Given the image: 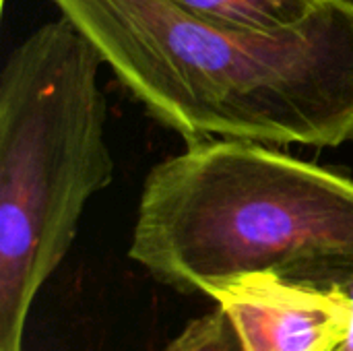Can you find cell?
Segmentation results:
<instances>
[{"label":"cell","instance_id":"cell-1","mask_svg":"<svg viewBox=\"0 0 353 351\" xmlns=\"http://www.w3.org/2000/svg\"><path fill=\"white\" fill-rule=\"evenodd\" d=\"M122 87L186 145L353 141V0L285 29L238 27L176 0H50Z\"/></svg>","mask_w":353,"mask_h":351},{"label":"cell","instance_id":"cell-2","mask_svg":"<svg viewBox=\"0 0 353 351\" xmlns=\"http://www.w3.org/2000/svg\"><path fill=\"white\" fill-rule=\"evenodd\" d=\"M128 257L180 294L256 271L337 288L353 277V180L265 143L186 145L149 172Z\"/></svg>","mask_w":353,"mask_h":351},{"label":"cell","instance_id":"cell-3","mask_svg":"<svg viewBox=\"0 0 353 351\" xmlns=\"http://www.w3.org/2000/svg\"><path fill=\"white\" fill-rule=\"evenodd\" d=\"M103 64L58 17L25 35L0 74V351H23L33 300L58 269L116 161L105 139Z\"/></svg>","mask_w":353,"mask_h":351},{"label":"cell","instance_id":"cell-4","mask_svg":"<svg viewBox=\"0 0 353 351\" xmlns=\"http://www.w3.org/2000/svg\"><path fill=\"white\" fill-rule=\"evenodd\" d=\"M211 298L236 327L246 351H339L350 321V298L275 271L244 273L209 283Z\"/></svg>","mask_w":353,"mask_h":351},{"label":"cell","instance_id":"cell-5","mask_svg":"<svg viewBox=\"0 0 353 351\" xmlns=\"http://www.w3.org/2000/svg\"><path fill=\"white\" fill-rule=\"evenodd\" d=\"M178 4L250 29H285L302 23L327 0H176Z\"/></svg>","mask_w":353,"mask_h":351},{"label":"cell","instance_id":"cell-6","mask_svg":"<svg viewBox=\"0 0 353 351\" xmlns=\"http://www.w3.org/2000/svg\"><path fill=\"white\" fill-rule=\"evenodd\" d=\"M163 351H246L230 317L215 310L192 319Z\"/></svg>","mask_w":353,"mask_h":351},{"label":"cell","instance_id":"cell-7","mask_svg":"<svg viewBox=\"0 0 353 351\" xmlns=\"http://www.w3.org/2000/svg\"><path fill=\"white\" fill-rule=\"evenodd\" d=\"M335 290H341L347 298H350V304H352V321H350V331H347V337L343 341V345L339 348V351H353V277H350L347 281L339 283Z\"/></svg>","mask_w":353,"mask_h":351},{"label":"cell","instance_id":"cell-8","mask_svg":"<svg viewBox=\"0 0 353 351\" xmlns=\"http://www.w3.org/2000/svg\"><path fill=\"white\" fill-rule=\"evenodd\" d=\"M0 4H2V6H4V4H6V0H0Z\"/></svg>","mask_w":353,"mask_h":351}]
</instances>
